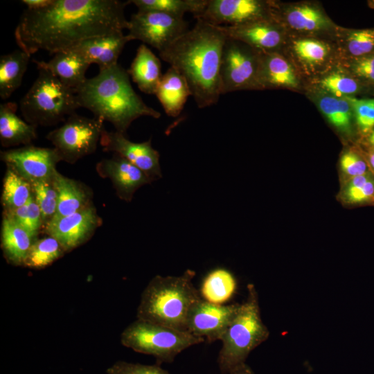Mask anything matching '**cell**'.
<instances>
[{
  "label": "cell",
  "instance_id": "cell-34",
  "mask_svg": "<svg viewBox=\"0 0 374 374\" xmlns=\"http://www.w3.org/2000/svg\"><path fill=\"white\" fill-rule=\"evenodd\" d=\"M3 214L12 219L35 238L44 227L42 213L33 193L24 206L12 211H3Z\"/></svg>",
  "mask_w": 374,
  "mask_h": 374
},
{
  "label": "cell",
  "instance_id": "cell-33",
  "mask_svg": "<svg viewBox=\"0 0 374 374\" xmlns=\"http://www.w3.org/2000/svg\"><path fill=\"white\" fill-rule=\"evenodd\" d=\"M64 253L62 245L55 238L49 235L37 238L24 266L32 269H43L60 258Z\"/></svg>",
  "mask_w": 374,
  "mask_h": 374
},
{
  "label": "cell",
  "instance_id": "cell-19",
  "mask_svg": "<svg viewBox=\"0 0 374 374\" xmlns=\"http://www.w3.org/2000/svg\"><path fill=\"white\" fill-rule=\"evenodd\" d=\"M132 41L123 31L86 39L72 48L81 53L90 64L99 70L118 64V59L125 44Z\"/></svg>",
  "mask_w": 374,
  "mask_h": 374
},
{
  "label": "cell",
  "instance_id": "cell-45",
  "mask_svg": "<svg viewBox=\"0 0 374 374\" xmlns=\"http://www.w3.org/2000/svg\"><path fill=\"white\" fill-rule=\"evenodd\" d=\"M364 154V153H363ZM371 172L374 175V150L368 148L366 154H364Z\"/></svg>",
  "mask_w": 374,
  "mask_h": 374
},
{
  "label": "cell",
  "instance_id": "cell-21",
  "mask_svg": "<svg viewBox=\"0 0 374 374\" xmlns=\"http://www.w3.org/2000/svg\"><path fill=\"white\" fill-rule=\"evenodd\" d=\"M17 110L16 103L0 105V142L4 148L30 145L37 137V126L19 118Z\"/></svg>",
  "mask_w": 374,
  "mask_h": 374
},
{
  "label": "cell",
  "instance_id": "cell-11",
  "mask_svg": "<svg viewBox=\"0 0 374 374\" xmlns=\"http://www.w3.org/2000/svg\"><path fill=\"white\" fill-rule=\"evenodd\" d=\"M201 19L215 26H234L274 20L271 3L259 0H208Z\"/></svg>",
  "mask_w": 374,
  "mask_h": 374
},
{
  "label": "cell",
  "instance_id": "cell-12",
  "mask_svg": "<svg viewBox=\"0 0 374 374\" xmlns=\"http://www.w3.org/2000/svg\"><path fill=\"white\" fill-rule=\"evenodd\" d=\"M1 159L30 183L51 179L62 161L56 150L32 144L1 152Z\"/></svg>",
  "mask_w": 374,
  "mask_h": 374
},
{
  "label": "cell",
  "instance_id": "cell-25",
  "mask_svg": "<svg viewBox=\"0 0 374 374\" xmlns=\"http://www.w3.org/2000/svg\"><path fill=\"white\" fill-rule=\"evenodd\" d=\"M258 78L260 89L274 87L295 88L299 84L291 64L277 53L260 54Z\"/></svg>",
  "mask_w": 374,
  "mask_h": 374
},
{
  "label": "cell",
  "instance_id": "cell-32",
  "mask_svg": "<svg viewBox=\"0 0 374 374\" xmlns=\"http://www.w3.org/2000/svg\"><path fill=\"white\" fill-rule=\"evenodd\" d=\"M338 198L346 206L374 204V175L371 171L342 182Z\"/></svg>",
  "mask_w": 374,
  "mask_h": 374
},
{
  "label": "cell",
  "instance_id": "cell-44",
  "mask_svg": "<svg viewBox=\"0 0 374 374\" xmlns=\"http://www.w3.org/2000/svg\"><path fill=\"white\" fill-rule=\"evenodd\" d=\"M229 374H255V373L248 364H247L246 363H244L237 366L233 370H232L229 373Z\"/></svg>",
  "mask_w": 374,
  "mask_h": 374
},
{
  "label": "cell",
  "instance_id": "cell-39",
  "mask_svg": "<svg viewBox=\"0 0 374 374\" xmlns=\"http://www.w3.org/2000/svg\"><path fill=\"white\" fill-rule=\"evenodd\" d=\"M346 98L351 106L359 132L366 137L374 129V98Z\"/></svg>",
  "mask_w": 374,
  "mask_h": 374
},
{
  "label": "cell",
  "instance_id": "cell-1",
  "mask_svg": "<svg viewBox=\"0 0 374 374\" xmlns=\"http://www.w3.org/2000/svg\"><path fill=\"white\" fill-rule=\"evenodd\" d=\"M129 1L51 0L37 10L26 9L15 30L19 49L32 55L68 50L96 37L128 29L125 8Z\"/></svg>",
  "mask_w": 374,
  "mask_h": 374
},
{
  "label": "cell",
  "instance_id": "cell-5",
  "mask_svg": "<svg viewBox=\"0 0 374 374\" xmlns=\"http://www.w3.org/2000/svg\"><path fill=\"white\" fill-rule=\"evenodd\" d=\"M247 296L223 335L217 363L222 374L246 363L250 353L265 341L269 331L262 322L258 295L253 284L247 285Z\"/></svg>",
  "mask_w": 374,
  "mask_h": 374
},
{
  "label": "cell",
  "instance_id": "cell-24",
  "mask_svg": "<svg viewBox=\"0 0 374 374\" xmlns=\"http://www.w3.org/2000/svg\"><path fill=\"white\" fill-rule=\"evenodd\" d=\"M127 73L139 89L148 94H155L163 76L159 58L144 44L139 46Z\"/></svg>",
  "mask_w": 374,
  "mask_h": 374
},
{
  "label": "cell",
  "instance_id": "cell-22",
  "mask_svg": "<svg viewBox=\"0 0 374 374\" xmlns=\"http://www.w3.org/2000/svg\"><path fill=\"white\" fill-rule=\"evenodd\" d=\"M36 239L12 219L3 215L1 245L4 257L9 263L24 266Z\"/></svg>",
  "mask_w": 374,
  "mask_h": 374
},
{
  "label": "cell",
  "instance_id": "cell-46",
  "mask_svg": "<svg viewBox=\"0 0 374 374\" xmlns=\"http://www.w3.org/2000/svg\"><path fill=\"white\" fill-rule=\"evenodd\" d=\"M368 148L374 150V129L366 136Z\"/></svg>",
  "mask_w": 374,
  "mask_h": 374
},
{
  "label": "cell",
  "instance_id": "cell-40",
  "mask_svg": "<svg viewBox=\"0 0 374 374\" xmlns=\"http://www.w3.org/2000/svg\"><path fill=\"white\" fill-rule=\"evenodd\" d=\"M339 167L341 183L371 172L364 154L355 148L347 149L341 153Z\"/></svg>",
  "mask_w": 374,
  "mask_h": 374
},
{
  "label": "cell",
  "instance_id": "cell-7",
  "mask_svg": "<svg viewBox=\"0 0 374 374\" xmlns=\"http://www.w3.org/2000/svg\"><path fill=\"white\" fill-rule=\"evenodd\" d=\"M188 332L136 319L121 335V343L135 352L154 356L157 364L171 363L190 346L204 341Z\"/></svg>",
  "mask_w": 374,
  "mask_h": 374
},
{
  "label": "cell",
  "instance_id": "cell-3",
  "mask_svg": "<svg viewBox=\"0 0 374 374\" xmlns=\"http://www.w3.org/2000/svg\"><path fill=\"white\" fill-rule=\"evenodd\" d=\"M74 91L80 107L109 122L116 131L124 134L139 117L161 116L159 112L148 106L136 93L127 71L119 64L99 70L96 75L87 78Z\"/></svg>",
  "mask_w": 374,
  "mask_h": 374
},
{
  "label": "cell",
  "instance_id": "cell-31",
  "mask_svg": "<svg viewBox=\"0 0 374 374\" xmlns=\"http://www.w3.org/2000/svg\"><path fill=\"white\" fill-rule=\"evenodd\" d=\"M318 105L322 114L339 132L346 136L352 134L353 113L346 98L325 96L319 100Z\"/></svg>",
  "mask_w": 374,
  "mask_h": 374
},
{
  "label": "cell",
  "instance_id": "cell-29",
  "mask_svg": "<svg viewBox=\"0 0 374 374\" xmlns=\"http://www.w3.org/2000/svg\"><path fill=\"white\" fill-rule=\"evenodd\" d=\"M139 11H155L167 13L183 18L186 12H190L196 19L206 9L208 0H130Z\"/></svg>",
  "mask_w": 374,
  "mask_h": 374
},
{
  "label": "cell",
  "instance_id": "cell-6",
  "mask_svg": "<svg viewBox=\"0 0 374 374\" xmlns=\"http://www.w3.org/2000/svg\"><path fill=\"white\" fill-rule=\"evenodd\" d=\"M37 69V78L19 102L24 118L37 127L64 122L80 107L74 90L48 70Z\"/></svg>",
  "mask_w": 374,
  "mask_h": 374
},
{
  "label": "cell",
  "instance_id": "cell-16",
  "mask_svg": "<svg viewBox=\"0 0 374 374\" xmlns=\"http://www.w3.org/2000/svg\"><path fill=\"white\" fill-rule=\"evenodd\" d=\"M96 170L100 177L111 181L117 196L127 202L139 188L152 182L144 172L116 154L101 159Z\"/></svg>",
  "mask_w": 374,
  "mask_h": 374
},
{
  "label": "cell",
  "instance_id": "cell-18",
  "mask_svg": "<svg viewBox=\"0 0 374 374\" xmlns=\"http://www.w3.org/2000/svg\"><path fill=\"white\" fill-rule=\"evenodd\" d=\"M33 62L37 68L48 70L74 91L87 79L86 72L91 65L81 53L73 48L55 53L48 62L33 60Z\"/></svg>",
  "mask_w": 374,
  "mask_h": 374
},
{
  "label": "cell",
  "instance_id": "cell-27",
  "mask_svg": "<svg viewBox=\"0 0 374 374\" xmlns=\"http://www.w3.org/2000/svg\"><path fill=\"white\" fill-rule=\"evenodd\" d=\"M237 282L233 274L226 269L216 268L204 277L200 289L204 300L223 305L234 294Z\"/></svg>",
  "mask_w": 374,
  "mask_h": 374
},
{
  "label": "cell",
  "instance_id": "cell-13",
  "mask_svg": "<svg viewBox=\"0 0 374 374\" xmlns=\"http://www.w3.org/2000/svg\"><path fill=\"white\" fill-rule=\"evenodd\" d=\"M102 223L103 220L92 204L71 215L52 219L43 231L55 238L66 253L87 242Z\"/></svg>",
  "mask_w": 374,
  "mask_h": 374
},
{
  "label": "cell",
  "instance_id": "cell-41",
  "mask_svg": "<svg viewBox=\"0 0 374 374\" xmlns=\"http://www.w3.org/2000/svg\"><path fill=\"white\" fill-rule=\"evenodd\" d=\"M107 374H170L159 364L147 365L117 361L106 371Z\"/></svg>",
  "mask_w": 374,
  "mask_h": 374
},
{
  "label": "cell",
  "instance_id": "cell-4",
  "mask_svg": "<svg viewBox=\"0 0 374 374\" xmlns=\"http://www.w3.org/2000/svg\"><path fill=\"white\" fill-rule=\"evenodd\" d=\"M195 276L192 269L178 276H155L141 294L136 319L187 332L189 312L202 299L193 283Z\"/></svg>",
  "mask_w": 374,
  "mask_h": 374
},
{
  "label": "cell",
  "instance_id": "cell-28",
  "mask_svg": "<svg viewBox=\"0 0 374 374\" xmlns=\"http://www.w3.org/2000/svg\"><path fill=\"white\" fill-rule=\"evenodd\" d=\"M285 19L292 29L301 32L321 30L332 25L327 15L310 4L292 6L285 12Z\"/></svg>",
  "mask_w": 374,
  "mask_h": 374
},
{
  "label": "cell",
  "instance_id": "cell-36",
  "mask_svg": "<svg viewBox=\"0 0 374 374\" xmlns=\"http://www.w3.org/2000/svg\"><path fill=\"white\" fill-rule=\"evenodd\" d=\"M292 48L298 59L310 66H320L330 55L329 46L317 39H298L294 42Z\"/></svg>",
  "mask_w": 374,
  "mask_h": 374
},
{
  "label": "cell",
  "instance_id": "cell-20",
  "mask_svg": "<svg viewBox=\"0 0 374 374\" xmlns=\"http://www.w3.org/2000/svg\"><path fill=\"white\" fill-rule=\"evenodd\" d=\"M53 179L57 194V206L52 219L71 215L92 204V191L83 183L66 177L57 170Z\"/></svg>",
  "mask_w": 374,
  "mask_h": 374
},
{
  "label": "cell",
  "instance_id": "cell-15",
  "mask_svg": "<svg viewBox=\"0 0 374 374\" xmlns=\"http://www.w3.org/2000/svg\"><path fill=\"white\" fill-rule=\"evenodd\" d=\"M103 151L113 152L125 159L144 172L152 180L162 177L159 153L153 148L151 139L141 143L130 141L124 134L104 129L100 141Z\"/></svg>",
  "mask_w": 374,
  "mask_h": 374
},
{
  "label": "cell",
  "instance_id": "cell-10",
  "mask_svg": "<svg viewBox=\"0 0 374 374\" xmlns=\"http://www.w3.org/2000/svg\"><path fill=\"white\" fill-rule=\"evenodd\" d=\"M131 40H140L156 48L159 53L188 30L183 18L155 11H139L129 20Z\"/></svg>",
  "mask_w": 374,
  "mask_h": 374
},
{
  "label": "cell",
  "instance_id": "cell-8",
  "mask_svg": "<svg viewBox=\"0 0 374 374\" xmlns=\"http://www.w3.org/2000/svg\"><path fill=\"white\" fill-rule=\"evenodd\" d=\"M103 123L99 118H89L75 113L46 137L56 150L61 161L74 164L95 152L105 129Z\"/></svg>",
  "mask_w": 374,
  "mask_h": 374
},
{
  "label": "cell",
  "instance_id": "cell-9",
  "mask_svg": "<svg viewBox=\"0 0 374 374\" xmlns=\"http://www.w3.org/2000/svg\"><path fill=\"white\" fill-rule=\"evenodd\" d=\"M260 54L248 44L227 37L220 71L221 94L260 89L258 78Z\"/></svg>",
  "mask_w": 374,
  "mask_h": 374
},
{
  "label": "cell",
  "instance_id": "cell-26",
  "mask_svg": "<svg viewBox=\"0 0 374 374\" xmlns=\"http://www.w3.org/2000/svg\"><path fill=\"white\" fill-rule=\"evenodd\" d=\"M30 55L17 49L0 57V96L8 99L21 86Z\"/></svg>",
  "mask_w": 374,
  "mask_h": 374
},
{
  "label": "cell",
  "instance_id": "cell-14",
  "mask_svg": "<svg viewBox=\"0 0 374 374\" xmlns=\"http://www.w3.org/2000/svg\"><path fill=\"white\" fill-rule=\"evenodd\" d=\"M240 305H220L200 299L189 312L187 332L197 337L206 338L209 342L221 341Z\"/></svg>",
  "mask_w": 374,
  "mask_h": 374
},
{
  "label": "cell",
  "instance_id": "cell-30",
  "mask_svg": "<svg viewBox=\"0 0 374 374\" xmlns=\"http://www.w3.org/2000/svg\"><path fill=\"white\" fill-rule=\"evenodd\" d=\"M33 193L31 184L14 169L7 166L1 195L3 211H12L24 206Z\"/></svg>",
  "mask_w": 374,
  "mask_h": 374
},
{
  "label": "cell",
  "instance_id": "cell-35",
  "mask_svg": "<svg viewBox=\"0 0 374 374\" xmlns=\"http://www.w3.org/2000/svg\"><path fill=\"white\" fill-rule=\"evenodd\" d=\"M53 177L30 183L35 201L42 213L44 227L57 211V194Z\"/></svg>",
  "mask_w": 374,
  "mask_h": 374
},
{
  "label": "cell",
  "instance_id": "cell-37",
  "mask_svg": "<svg viewBox=\"0 0 374 374\" xmlns=\"http://www.w3.org/2000/svg\"><path fill=\"white\" fill-rule=\"evenodd\" d=\"M344 46L353 58L374 53V28L350 30L345 35Z\"/></svg>",
  "mask_w": 374,
  "mask_h": 374
},
{
  "label": "cell",
  "instance_id": "cell-2",
  "mask_svg": "<svg viewBox=\"0 0 374 374\" xmlns=\"http://www.w3.org/2000/svg\"><path fill=\"white\" fill-rule=\"evenodd\" d=\"M191 30L159 52L160 57L186 80L199 108L216 104L221 95L220 66L226 35L201 19Z\"/></svg>",
  "mask_w": 374,
  "mask_h": 374
},
{
  "label": "cell",
  "instance_id": "cell-17",
  "mask_svg": "<svg viewBox=\"0 0 374 374\" xmlns=\"http://www.w3.org/2000/svg\"><path fill=\"white\" fill-rule=\"evenodd\" d=\"M220 27L227 37L241 41L260 53H276L283 42L282 29L274 20Z\"/></svg>",
  "mask_w": 374,
  "mask_h": 374
},
{
  "label": "cell",
  "instance_id": "cell-43",
  "mask_svg": "<svg viewBox=\"0 0 374 374\" xmlns=\"http://www.w3.org/2000/svg\"><path fill=\"white\" fill-rule=\"evenodd\" d=\"M51 0H23L21 2L26 6L27 9L37 10L48 6Z\"/></svg>",
  "mask_w": 374,
  "mask_h": 374
},
{
  "label": "cell",
  "instance_id": "cell-42",
  "mask_svg": "<svg viewBox=\"0 0 374 374\" xmlns=\"http://www.w3.org/2000/svg\"><path fill=\"white\" fill-rule=\"evenodd\" d=\"M350 69L357 79L374 84V53L354 59Z\"/></svg>",
  "mask_w": 374,
  "mask_h": 374
},
{
  "label": "cell",
  "instance_id": "cell-23",
  "mask_svg": "<svg viewBox=\"0 0 374 374\" xmlns=\"http://www.w3.org/2000/svg\"><path fill=\"white\" fill-rule=\"evenodd\" d=\"M155 95L166 114L176 117L183 110L191 91L185 78L170 66L163 75Z\"/></svg>",
  "mask_w": 374,
  "mask_h": 374
},
{
  "label": "cell",
  "instance_id": "cell-38",
  "mask_svg": "<svg viewBox=\"0 0 374 374\" xmlns=\"http://www.w3.org/2000/svg\"><path fill=\"white\" fill-rule=\"evenodd\" d=\"M320 87L337 98L352 97L360 90L358 79L350 75L335 72L323 78Z\"/></svg>",
  "mask_w": 374,
  "mask_h": 374
}]
</instances>
